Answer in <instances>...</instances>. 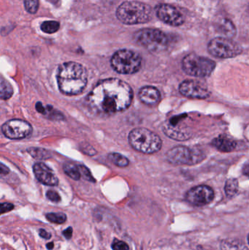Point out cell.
I'll return each instance as SVG.
<instances>
[{
    "label": "cell",
    "mask_w": 249,
    "mask_h": 250,
    "mask_svg": "<svg viewBox=\"0 0 249 250\" xmlns=\"http://www.w3.org/2000/svg\"><path fill=\"white\" fill-rule=\"evenodd\" d=\"M111 64L113 69L120 74H133L140 70L142 59L135 51L121 49L113 55Z\"/></svg>",
    "instance_id": "6"
},
{
    "label": "cell",
    "mask_w": 249,
    "mask_h": 250,
    "mask_svg": "<svg viewBox=\"0 0 249 250\" xmlns=\"http://www.w3.org/2000/svg\"><path fill=\"white\" fill-rule=\"evenodd\" d=\"M14 208V205L10 203H2L1 204V213L4 214V213L8 212V211H12Z\"/></svg>",
    "instance_id": "31"
},
{
    "label": "cell",
    "mask_w": 249,
    "mask_h": 250,
    "mask_svg": "<svg viewBox=\"0 0 249 250\" xmlns=\"http://www.w3.org/2000/svg\"><path fill=\"white\" fill-rule=\"evenodd\" d=\"M134 40L138 45L152 52H160L168 48L170 40L167 34L158 29L144 28L134 34Z\"/></svg>",
    "instance_id": "5"
},
{
    "label": "cell",
    "mask_w": 249,
    "mask_h": 250,
    "mask_svg": "<svg viewBox=\"0 0 249 250\" xmlns=\"http://www.w3.org/2000/svg\"><path fill=\"white\" fill-rule=\"evenodd\" d=\"M60 28V23L57 21H46L40 25V29L44 33L54 34L58 32Z\"/></svg>",
    "instance_id": "21"
},
{
    "label": "cell",
    "mask_w": 249,
    "mask_h": 250,
    "mask_svg": "<svg viewBox=\"0 0 249 250\" xmlns=\"http://www.w3.org/2000/svg\"><path fill=\"white\" fill-rule=\"evenodd\" d=\"M25 9L30 14H35L39 9V0H24Z\"/></svg>",
    "instance_id": "26"
},
{
    "label": "cell",
    "mask_w": 249,
    "mask_h": 250,
    "mask_svg": "<svg viewBox=\"0 0 249 250\" xmlns=\"http://www.w3.org/2000/svg\"><path fill=\"white\" fill-rule=\"evenodd\" d=\"M116 17L121 23L127 25L147 23L153 17V10L146 3L137 1H126L116 10Z\"/></svg>",
    "instance_id": "3"
},
{
    "label": "cell",
    "mask_w": 249,
    "mask_h": 250,
    "mask_svg": "<svg viewBox=\"0 0 249 250\" xmlns=\"http://www.w3.org/2000/svg\"><path fill=\"white\" fill-rule=\"evenodd\" d=\"M212 145L222 152H231L236 148L237 142L227 135H221L212 141Z\"/></svg>",
    "instance_id": "17"
},
{
    "label": "cell",
    "mask_w": 249,
    "mask_h": 250,
    "mask_svg": "<svg viewBox=\"0 0 249 250\" xmlns=\"http://www.w3.org/2000/svg\"><path fill=\"white\" fill-rule=\"evenodd\" d=\"M73 228L68 227L67 229H66V230H64V231H63L62 233L63 236L66 238V239H67V240H70V239H71L72 236H73Z\"/></svg>",
    "instance_id": "32"
},
{
    "label": "cell",
    "mask_w": 249,
    "mask_h": 250,
    "mask_svg": "<svg viewBox=\"0 0 249 250\" xmlns=\"http://www.w3.org/2000/svg\"><path fill=\"white\" fill-rule=\"evenodd\" d=\"M139 98L143 104L153 106L159 104L161 99V94L156 88L153 86H144L139 92Z\"/></svg>",
    "instance_id": "16"
},
{
    "label": "cell",
    "mask_w": 249,
    "mask_h": 250,
    "mask_svg": "<svg viewBox=\"0 0 249 250\" xmlns=\"http://www.w3.org/2000/svg\"><path fill=\"white\" fill-rule=\"evenodd\" d=\"M50 2L53 3V4H58V0H48Z\"/></svg>",
    "instance_id": "37"
},
{
    "label": "cell",
    "mask_w": 249,
    "mask_h": 250,
    "mask_svg": "<svg viewBox=\"0 0 249 250\" xmlns=\"http://www.w3.org/2000/svg\"><path fill=\"white\" fill-rule=\"evenodd\" d=\"M79 169H80V174H81V176H83L85 179L89 181V182H95V179H94L93 176L91 174L90 171H89L87 167L83 166H79Z\"/></svg>",
    "instance_id": "29"
},
{
    "label": "cell",
    "mask_w": 249,
    "mask_h": 250,
    "mask_svg": "<svg viewBox=\"0 0 249 250\" xmlns=\"http://www.w3.org/2000/svg\"><path fill=\"white\" fill-rule=\"evenodd\" d=\"M39 235L42 239H50L51 238V233H48V232H47L46 230H44V229H40V230H39Z\"/></svg>",
    "instance_id": "33"
},
{
    "label": "cell",
    "mask_w": 249,
    "mask_h": 250,
    "mask_svg": "<svg viewBox=\"0 0 249 250\" xmlns=\"http://www.w3.org/2000/svg\"><path fill=\"white\" fill-rule=\"evenodd\" d=\"M31 155L33 156L34 157L36 158H46L48 157L47 154H48V151H45L44 149H41V148H31V149L28 150Z\"/></svg>",
    "instance_id": "27"
},
{
    "label": "cell",
    "mask_w": 249,
    "mask_h": 250,
    "mask_svg": "<svg viewBox=\"0 0 249 250\" xmlns=\"http://www.w3.org/2000/svg\"><path fill=\"white\" fill-rule=\"evenodd\" d=\"M2 133L10 139H23L31 135L32 125L27 122L20 120H11L1 126Z\"/></svg>",
    "instance_id": "11"
},
{
    "label": "cell",
    "mask_w": 249,
    "mask_h": 250,
    "mask_svg": "<svg viewBox=\"0 0 249 250\" xmlns=\"http://www.w3.org/2000/svg\"><path fill=\"white\" fill-rule=\"evenodd\" d=\"M156 13L159 20L170 26H181L185 21V18L182 13L176 7L171 4H159L156 7Z\"/></svg>",
    "instance_id": "12"
},
{
    "label": "cell",
    "mask_w": 249,
    "mask_h": 250,
    "mask_svg": "<svg viewBox=\"0 0 249 250\" xmlns=\"http://www.w3.org/2000/svg\"><path fill=\"white\" fill-rule=\"evenodd\" d=\"M179 92L183 96L191 99H206L210 96L207 86L195 80H187L180 84Z\"/></svg>",
    "instance_id": "13"
},
{
    "label": "cell",
    "mask_w": 249,
    "mask_h": 250,
    "mask_svg": "<svg viewBox=\"0 0 249 250\" xmlns=\"http://www.w3.org/2000/svg\"><path fill=\"white\" fill-rule=\"evenodd\" d=\"M243 173H244V175H246V176H249V164L248 166H247L244 167V170H243Z\"/></svg>",
    "instance_id": "35"
},
{
    "label": "cell",
    "mask_w": 249,
    "mask_h": 250,
    "mask_svg": "<svg viewBox=\"0 0 249 250\" xmlns=\"http://www.w3.org/2000/svg\"><path fill=\"white\" fill-rule=\"evenodd\" d=\"M217 29L221 34L225 35V38H233L236 35L237 29L232 21L223 19L219 22Z\"/></svg>",
    "instance_id": "18"
},
{
    "label": "cell",
    "mask_w": 249,
    "mask_h": 250,
    "mask_svg": "<svg viewBox=\"0 0 249 250\" xmlns=\"http://www.w3.org/2000/svg\"><path fill=\"white\" fill-rule=\"evenodd\" d=\"M46 197L54 203H58L61 201V197L54 190H48L46 193Z\"/></svg>",
    "instance_id": "30"
},
{
    "label": "cell",
    "mask_w": 249,
    "mask_h": 250,
    "mask_svg": "<svg viewBox=\"0 0 249 250\" xmlns=\"http://www.w3.org/2000/svg\"><path fill=\"white\" fill-rule=\"evenodd\" d=\"M33 171L37 179L47 186H57L58 183L57 176L52 170L42 163H38L34 166Z\"/></svg>",
    "instance_id": "15"
},
{
    "label": "cell",
    "mask_w": 249,
    "mask_h": 250,
    "mask_svg": "<svg viewBox=\"0 0 249 250\" xmlns=\"http://www.w3.org/2000/svg\"><path fill=\"white\" fill-rule=\"evenodd\" d=\"M129 142L134 149L144 154H153L162 148L160 137L150 129L139 127L133 129L129 135Z\"/></svg>",
    "instance_id": "4"
},
{
    "label": "cell",
    "mask_w": 249,
    "mask_h": 250,
    "mask_svg": "<svg viewBox=\"0 0 249 250\" xmlns=\"http://www.w3.org/2000/svg\"><path fill=\"white\" fill-rule=\"evenodd\" d=\"M222 250H249V248L238 239H225L221 242Z\"/></svg>",
    "instance_id": "19"
},
{
    "label": "cell",
    "mask_w": 249,
    "mask_h": 250,
    "mask_svg": "<svg viewBox=\"0 0 249 250\" xmlns=\"http://www.w3.org/2000/svg\"><path fill=\"white\" fill-rule=\"evenodd\" d=\"M108 158L118 167H127L130 163L128 159L119 153H111L108 155Z\"/></svg>",
    "instance_id": "23"
},
{
    "label": "cell",
    "mask_w": 249,
    "mask_h": 250,
    "mask_svg": "<svg viewBox=\"0 0 249 250\" xmlns=\"http://www.w3.org/2000/svg\"><path fill=\"white\" fill-rule=\"evenodd\" d=\"M166 158L171 164L177 166H194L206 158V155L198 148L184 146H177L167 152Z\"/></svg>",
    "instance_id": "8"
},
{
    "label": "cell",
    "mask_w": 249,
    "mask_h": 250,
    "mask_svg": "<svg viewBox=\"0 0 249 250\" xmlns=\"http://www.w3.org/2000/svg\"><path fill=\"white\" fill-rule=\"evenodd\" d=\"M184 71L192 77H209L216 67V62L211 59L195 54L186 56L182 61Z\"/></svg>",
    "instance_id": "7"
},
{
    "label": "cell",
    "mask_w": 249,
    "mask_h": 250,
    "mask_svg": "<svg viewBox=\"0 0 249 250\" xmlns=\"http://www.w3.org/2000/svg\"><path fill=\"white\" fill-rule=\"evenodd\" d=\"M133 98V89L128 83L112 78L98 82L86 100L92 111L107 115L127 109Z\"/></svg>",
    "instance_id": "1"
},
{
    "label": "cell",
    "mask_w": 249,
    "mask_h": 250,
    "mask_svg": "<svg viewBox=\"0 0 249 250\" xmlns=\"http://www.w3.org/2000/svg\"><path fill=\"white\" fill-rule=\"evenodd\" d=\"M13 87L10 83L4 80V79H1L0 83V97L1 100H7L11 98L13 95Z\"/></svg>",
    "instance_id": "24"
},
{
    "label": "cell",
    "mask_w": 249,
    "mask_h": 250,
    "mask_svg": "<svg viewBox=\"0 0 249 250\" xmlns=\"http://www.w3.org/2000/svg\"><path fill=\"white\" fill-rule=\"evenodd\" d=\"M46 219L51 223L63 224L67 221V215L61 212L48 213L46 214Z\"/></svg>",
    "instance_id": "25"
},
{
    "label": "cell",
    "mask_w": 249,
    "mask_h": 250,
    "mask_svg": "<svg viewBox=\"0 0 249 250\" xmlns=\"http://www.w3.org/2000/svg\"><path fill=\"white\" fill-rule=\"evenodd\" d=\"M238 189H239V183L238 179L234 178L228 179L225 183V191L228 198H232L235 196L238 193Z\"/></svg>",
    "instance_id": "20"
},
{
    "label": "cell",
    "mask_w": 249,
    "mask_h": 250,
    "mask_svg": "<svg viewBox=\"0 0 249 250\" xmlns=\"http://www.w3.org/2000/svg\"><path fill=\"white\" fill-rule=\"evenodd\" d=\"M86 69L82 64L75 62L63 63L57 71V82L62 93L67 95H79L87 84Z\"/></svg>",
    "instance_id": "2"
},
{
    "label": "cell",
    "mask_w": 249,
    "mask_h": 250,
    "mask_svg": "<svg viewBox=\"0 0 249 250\" xmlns=\"http://www.w3.org/2000/svg\"><path fill=\"white\" fill-rule=\"evenodd\" d=\"M9 171H10V170H9V169L7 168V167H6V166H4V165L1 164V175L7 174V173H9Z\"/></svg>",
    "instance_id": "34"
},
{
    "label": "cell",
    "mask_w": 249,
    "mask_h": 250,
    "mask_svg": "<svg viewBox=\"0 0 249 250\" xmlns=\"http://www.w3.org/2000/svg\"><path fill=\"white\" fill-rule=\"evenodd\" d=\"M208 51L216 58L230 59L242 54L243 48L230 38L219 37L213 38L209 42Z\"/></svg>",
    "instance_id": "9"
},
{
    "label": "cell",
    "mask_w": 249,
    "mask_h": 250,
    "mask_svg": "<svg viewBox=\"0 0 249 250\" xmlns=\"http://www.w3.org/2000/svg\"><path fill=\"white\" fill-rule=\"evenodd\" d=\"M214 192L211 187L199 185L190 189L186 194V201L194 207H203L213 201Z\"/></svg>",
    "instance_id": "10"
},
{
    "label": "cell",
    "mask_w": 249,
    "mask_h": 250,
    "mask_svg": "<svg viewBox=\"0 0 249 250\" xmlns=\"http://www.w3.org/2000/svg\"><path fill=\"white\" fill-rule=\"evenodd\" d=\"M180 120L172 118L166 122L163 125V132L169 138L176 141H186L191 138L192 133L186 128L181 127L179 124Z\"/></svg>",
    "instance_id": "14"
},
{
    "label": "cell",
    "mask_w": 249,
    "mask_h": 250,
    "mask_svg": "<svg viewBox=\"0 0 249 250\" xmlns=\"http://www.w3.org/2000/svg\"><path fill=\"white\" fill-rule=\"evenodd\" d=\"M54 242H50V243L47 244V245H46L47 249H48V250H53V248H54Z\"/></svg>",
    "instance_id": "36"
},
{
    "label": "cell",
    "mask_w": 249,
    "mask_h": 250,
    "mask_svg": "<svg viewBox=\"0 0 249 250\" xmlns=\"http://www.w3.org/2000/svg\"><path fill=\"white\" fill-rule=\"evenodd\" d=\"M247 239H248V243H249V235L248 236V238H247Z\"/></svg>",
    "instance_id": "38"
},
{
    "label": "cell",
    "mask_w": 249,
    "mask_h": 250,
    "mask_svg": "<svg viewBox=\"0 0 249 250\" xmlns=\"http://www.w3.org/2000/svg\"><path fill=\"white\" fill-rule=\"evenodd\" d=\"M64 171L67 176H70L74 180H79L81 177L80 169L76 165L67 163L64 166Z\"/></svg>",
    "instance_id": "22"
},
{
    "label": "cell",
    "mask_w": 249,
    "mask_h": 250,
    "mask_svg": "<svg viewBox=\"0 0 249 250\" xmlns=\"http://www.w3.org/2000/svg\"><path fill=\"white\" fill-rule=\"evenodd\" d=\"M113 250H129L128 245L123 241L118 240V239H114L112 244Z\"/></svg>",
    "instance_id": "28"
},
{
    "label": "cell",
    "mask_w": 249,
    "mask_h": 250,
    "mask_svg": "<svg viewBox=\"0 0 249 250\" xmlns=\"http://www.w3.org/2000/svg\"></svg>",
    "instance_id": "39"
}]
</instances>
